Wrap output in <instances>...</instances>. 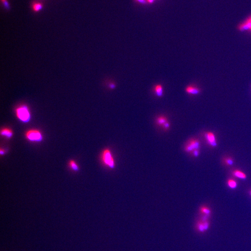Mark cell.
<instances>
[{
    "mask_svg": "<svg viewBox=\"0 0 251 251\" xmlns=\"http://www.w3.org/2000/svg\"><path fill=\"white\" fill-rule=\"evenodd\" d=\"M168 121L167 118L164 115H160L156 120V124L159 126L163 127V125Z\"/></svg>",
    "mask_w": 251,
    "mask_h": 251,
    "instance_id": "30bf717a",
    "label": "cell"
},
{
    "mask_svg": "<svg viewBox=\"0 0 251 251\" xmlns=\"http://www.w3.org/2000/svg\"><path fill=\"white\" fill-rule=\"evenodd\" d=\"M1 134L2 136H5L7 138H10L13 135V132L10 129L4 128L2 129L1 131Z\"/></svg>",
    "mask_w": 251,
    "mask_h": 251,
    "instance_id": "7c38bea8",
    "label": "cell"
},
{
    "mask_svg": "<svg viewBox=\"0 0 251 251\" xmlns=\"http://www.w3.org/2000/svg\"><path fill=\"white\" fill-rule=\"evenodd\" d=\"M228 185L230 188L235 189L237 187V182L233 179H229L228 181Z\"/></svg>",
    "mask_w": 251,
    "mask_h": 251,
    "instance_id": "9a60e30c",
    "label": "cell"
},
{
    "mask_svg": "<svg viewBox=\"0 0 251 251\" xmlns=\"http://www.w3.org/2000/svg\"><path fill=\"white\" fill-rule=\"evenodd\" d=\"M69 166H70V167L74 171H78L79 167L78 166L77 164H76L74 160H70V163H69Z\"/></svg>",
    "mask_w": 251,
    "mask_h": 251,
    "instance_id": "2e32d148",
    "label": "cell"
},
{
    "mask_svg": "<svg viewBox=\"0 0 251 251\" xmlns=\"http://www.w3.org/2000/svg\"><path fill=\"white\" fill-rule=\"evenodd\" d=\"M134 1L141 5H146L148 4L146 0H134Z\"/></svg>",
    "mask_w": 251,
    "mask_h": 251,
    "instance_id": "d6986e66",
    "label": "cell"
},
{
    "mask_svg": "<svg viewBox=\"0 0 251 251\" xmlns=\"http://www.w3.org/2000/svg\"><path fill=\"white\" fill-rule=\"evenodd\" d=\"M155 1H156V0H146L147 3H148V4H150V5L153 4L154 2H155Z\"/></svg>",
    "mask_w": 251,
    "mask_h": 251,
    "instance_id": "603a6c76",
    "label": "cell"
},
{
    "mask_svg": "<svg viewBox=\"0 0 251 251\" xmlns=\"http://www.w3.org/2000/svg\"><path fill=\"white\" fill-rule=\"evenodd\" d=\"M224 163L227 166H231L234 164V160L231 158H227L224 159Z\"/></svg>",
    "mask_w": 251,
    "mask_h": 251,
    "instance_id": "e0dca14e",
    "label": "cell"
},
{
    "mask_svg": "<svg viewBox=\"0 0 251 251\" xmlns=\"http://www.w3.org/2000/svg\"><path fill=\"white\" fill-rule=\"evenodd\" d=\"M199 150H196L192 152L191 153H192L195 156L197 157L199 155Z\"/></svg>",
    "mask_w": 251,
    "mask_h": 251,
    "instance_id": "7402d4cb",
    "label": "cell"
},
{
    "mask_svg": "<svg viewBox=\"0 0 251 251\" xmlns=\"http://www.w3.org/2000/svg\"><path fill=\"white\" fill-rule=\"evenodd\" d=\"M1 2L3 4V6H4V8L6 9H7V10H9L10 9V6H9V4L7 0H1Z\"/></svg>",
    "mask_w": 251,
    "mask_h": 251,
    "instance_id": "ac0fdd59",
    "label": "cell"
},
{
    "mask_svg": "<svg viewBox=\"0 0 251 251\" xmlns=\"http://www.w3.org/2000/svg\"><path fill=\"white\" fill-rule=\"evenodd\" d=\"M199 210H200V212L201 214H204V216H205L208 217L209 215H210V213H211V210H210L209 207H207V206H201V207H200Z\"/></svg>",
    "mask_w": 251,
    "mask_h": 251,
    "instance_id": "5bb4252c",
    "label": "cell"
},
{
    "mask_svg": "<svg viewBox=\"0 0 251 251\" xmlns=\"http://www.w3.org/2000/svg\"><path fill=\"white\" fill-rule=\"evenodd\" d=\"M207 216H204L201 221L198 222L197 225L198 230L200 232H204L209 228V224L207 220Z\"/></svg>",
    "mask_w": 251,
    "mask_h": 251,
    "instance_id": "8992f818",
    "label": "cell"
},
{
    "mask_svg": "<svg viewBox=\"0 0 251 251\" xmlns=\"http://www.w3.org/2000/svg\"><path fill=\"white\" fill-rule=\"evenodd\" d=\"M233 174L234 176H235L237 178L242 179V180H245L247 177L246 174H245L242 171L239 170H234L233 172Z\"/></svg>",
    "mask_w": 251,
    "mask_h": 251,
    "instance_id": "8fae6325",
    "label": "cell"
},
{
    "mask_svg": "<svg viewBox=\"0 0 251 251\" xmlns=\"http://www.w3.org/2000/svg\"><path fill=\"white\" fill-rule=\"evenodd\" d=\"M4 153H5V151H4V150H2V149H1V150H0V153H1V155H3Z\"/></svg>",
    "mask_w": 251,
    "mask_h": 251,
    "instance_id": "cb8c5ba5",
    "label": "cell"
},
{
    "mask_svg": "<svg viewBox=\"0 0 251 251\" xmlns=\"http://www.w3.org/2000/svg\"><path fill=\"white\" fill-rule=\"evenodd\" d=\"M153 92L158 98H161L163 95V86L161 84H156L153 87Z\"/></svg>",
    "mask_w": 251,
    "mask_h": 251,
    "instance_id": "9c48e42d",
    "label": "cell"
},
{
    "mask_svg": "<svg viewBox=\"0 0 251 251\" xmlns=\"http://www.w3.org/2000/svg\"><path fill=\"white\" fill-rule=\"evenodd\" d=\"M250 195H251V191H250Z\"/></svg>",
    "mask_w": 251,
    "mask_h": 251,
    "instance_id": "d4e9b609",
    "label": "cell"
},
{
    "mask_svg": "<svg viewBox=\"0 0 251 251\" xmlns=\"http://www.w3.org/2000/svg\"><path fill=\"white\" fill-rule=\"evenodd\" d=\"M116 87H117V85H116V84H115V83H114V82H110L109 85V88L112 89V90L116 88Z\"/></svg>",
    "mask_w": 251,
    "mask_h": 251,
    "instance_id": "44dd1931",
    "label": "cell"
},
{
    "mask_svg": "<svg viewBox=\"0 0 251 251\" xmlns=\"http://www.w3.org/2000/svg\"><path fill=\"white\" fill-rule=\"evenodd\" d=\"M43 7L42 3L38 2H34L32 5L33 10L35 12H39L40 10H41Z\"/></svg>",
    "mask_w": 251,
    "mask_h": 251,
    "instance_id": "4fadbf2b",
    "label": "cell"
},
{
    "mask_svg": "<svg viewBox=\"0 0 251 251\" xmlns=\"http://www.w3.org/2000/svg\"><path fill=\"white\" fill-rule=\"evenodd\" d=\"M185 90L187 94L192 95H199L201 92L200 88L195 85H190L187 86Z\"/></svg>",
    "mask_w": 251,
    "mask_h": 251,
    "instance_id": "52a82bcc",
    "label": "cell"
},
{
    "mask_svg": "<svg viewBox=\"0 0 251 251\" xmlns=\"http://www.w3.org/2000/svg\"><path fill=\"white\" fill-rule=\"evenodd\" d=\"M200 147V142L197 139H191L188 141L185 147V150L187 152H192L196 150H199Z\"/></svg>",
    "mask_w": 251,
    "mask_h": 251,
    "instance_id": "277c9868",
    "label": "cell"
},
{
    "mask_svg": "<svg viewBox=\"0 0 251 251\" xmlns=\"http://www.w3.org/2000/svg\"><path fill=\"white\" fill-rule=\"evenodd\" d=\"M238 29L240 32L249 31L251 32V16L238 25Z\"/></svg>",
    "mask_w": 251,
    "mask_h": 251,
    "instance_id": "5b68a950",
    "label": "cell"
},
{
    "mask_svg": "<svg viewBox=\"0 0 251 251\" xmlns=\"http://www.w3.org/2000/svg\"><path fill=\"white\" fill-rule=\"evenodd\" d=\"M26 137L31 142H40L42 141V134L39 130L31 129L26 133Z\"/></svg>",
    "mask_w": 251,
    "mask_h": 251,
    "instance_id": "3957f363",
    "label": "cell"
},
{
    "mask_svg": "<svg viewBox=\"0 0 251 251\" xmlns=\"http://www.w3.org/2000/svg\"><path fill=\"white\" fill-rule=\"evenodd\" d=\"M16 114L18 118L23 122H28L30 120V110L25 105H22L16 109Z\"/></svg>",
    "mask_w": 251,
    "mask_h": 251,
    "instance_id": "7a4b0ae2",
    "label": "cell"
},
{
    "mask_svg": "<svg viewBox=\"0 0 251 251\" xmlns=\"http://www.w3.org/2000/svg\"><path fill=\"white\" fill-rule=\"evenodd\" d=\"M101 160L104 165L107 167L111 169H113L115 167V160L109 149H106L103 151L101 155Z\"/></svg>",
    "mask_w": 251,
    "mask_h": 251,
    "instance_id": "6da1fadb",
    "label": "cell"
},
{
    "mask_svg": "<svg viewBox=\"0 0 251 251\" xmlns=\"http://www.w3.org/2000/svg\"><path fill=\"white\" fill-rule=\"evenodd\" d=\"M205 138L207 143L210 146L213 147H215L217 146L216 137L213 133L211 132H207L205 134Z\"/></svg>",
    "mask_w": 251,
    "mask_h": 251,
    "instance_id": "ba28073f",
    "label": "cell"
},
{
    "mask_svg": "<svg viewBox=\"0 0 251 251\" xmlns=\"http://www.w3.org/2000/svg\"><path fill=\"white\" fill-rule=\"evenodd\" d=\"M170 123H169V122H168V121H167V122H166L165 124L163 125L162 127H163L165 130H167L169 129V128H170Z\"/></svg>",
    "mask_w": 251,
    "mask_h": 251,
    "instance_id": "ffe728a7",
    "label": "cell"
}]
</instances>
